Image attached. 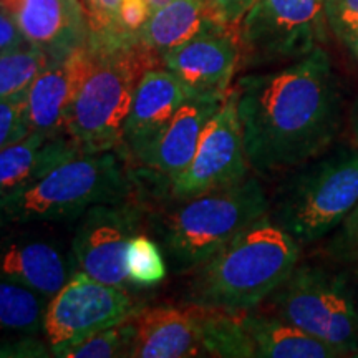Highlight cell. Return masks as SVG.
<instances>
[{
	"label": "cell",
	"mask_w": 358,
	"mask_h": 358,
	"mask_svg": "<svg viewBox=\"0 0 358 358\" xmlns=\"http://www.w3.org/2000/svg\"><path fill=\"white\" fill-rule=\"evenodd\" d=\"M234 92L245 158L259 176L310 163L340 131L343 98L320 47L280 70L245 75Z\"/></svg>",
	"instance_id": "cell-1"
},
{
	"label": "cell",
	"mask_w": 358,
	"mask_h": 358,
	"mask_svg": "<svg viewBox=\"0 0 358 358\" xmlns=\"http://www.w3.org/2000/svg\"><path fill=\"white\" fill-rule=\"evenodd\" d=\"M299 254L301 244L267 214L192 271L187 301L231 313L252 312L290 275Z\"/></svg>",
	"instance_id": "cell-2"
},
{
	"label": "cell",
	"mask_w": 358,
	"mask_h": 358,
	"mask_svg": "<svg viewBox=\"0 0 358 358\" xmlns=\"http://www.w3.org/2000/svg\"><path fill=\"white\" fill-rule=\"evenodd\" d=\"M90 62L71 106L66 134L83 153H103L123 148V129L134 90L148 69L161 57L141 42L93 47L87 42Z\"/></svg>",
	"instance_id": "cell-3"
},
{
	"label": "cell",
	"mask_w": 358,
	"mask_h": 358,
	"mask_svg": "<svg viewBox=\"0 0 358 358\" xmlns=\"http://www.w3.org/2000/svg\"><path fill=\"white\" fill-rule=\"evenodd\" d=\"M129 182L116 151L82 153L2 196L0 226L77 222L93 206L127 198Z\"/></svg>",
	"instance_id": "cell-4"
},
{
	"label": "cell",
	"mask_w": 358,
	"mask_h": 358,
	"mask_svg": "<svg viewBox=\"0 0 358 358\" xmlns=\"http://www.w3.org/2000/svg\"><path fill=\"white\" fill-rule=\"evenodd\" d=\"M271 203L257 178L185 199L164 219L161 243L174 272L203 266L232 237L267 216Z\"/></svg>",
	"instance_id": "cell-5"
},
{
	"label": "cell",
	"mask_w": 358,
	"mask_h": 358,
	"mask_svg": "<svg viewBox=\"0 0 358 358\" xmlns=\"http://www.w3.org/2000/svg\"><path fill=\"white\" fill-rule=\"evenodd\" d=\"M282 187L268 217L301 245L337 229L358 204V146L303 164Z\"/></svg>",
	"instance_id": "cell-6"
},
{
	"label": "cell",
	"mask_w": 358,
	"mask_h": 358,
	"mask_svg": "<svg viewBox=\"0 0 358 358\" xmlns=\"http://www.w3.org/2000/svg\"><path fill=\"white\" fill-rule=\"evenodd\" d=\"M267 301L272 315L340 348L347 357L358 355V302L342 274L297 264Z\"/></svg>",
	"instance_id": "cell-7"
},
{
	"label": "cell",
	"mask_w": 358,
	"mask_h": 358,
	"mask_svg": "<svg viewBox=\"0 0 358 358\" xmlns=\"http://www.w3.org/2000/svg\"><path fill=\"white\" fill-rule=\"evenodd\" d=\"M325 0H257L239 25L241 65L299 60L325 40Z\"/></svg>",
	"instance_id": "cell-8"
},
{
	"label": "cell",
	"mask_w": 358,
	"mask_h": 358,
	"mask_svg": "<svg viewBox=\"0 0 358 358\" xmlns=\"http://www.w3.org/2000/svg\"><path fill=\"white\" fill-rule=\"evenodd\" d=\"M141 307L128 290L103 284L83 272H73L48 301L43 317V340L53 357L60 348L127 320Z\"/></svg>",
	"instance_id": "cell-9"
},
{
	"label": "cell",
	"mask_w": 358,
	"mask_h": 358,
	"mask_svg": "<svg viewBox=\"0 0 358 358\" xmlns=\"http://www.w3.org/2000/svg\"><path fill=\"white\" fill-rule=\"evenodd\" d=\"M141 224V209L127 198L90 208L75 224L71 239L75 272L113 287L131 289L124 259L129 239L140 234Z\"/></svg>",
	"instance_id": "cell-10"
},
{
	"label": "cell",
	"mask_w": 358,
	"mask_h": 358,
	"mask_svg": "<svg viewBox=\"0 0 358 358\" xmlns=\"http://www.w3.org/2000/svg\"><path fill=\"white\" fill-rule=\"evenodd\" d=\"M249 169L232 88L206 127L189 166L169 181V191L179 201L191 199L241 182L248 178Z\"/></svg>",
	"instance_id": "cell-11"
},
{
	"label": "cell",
	"mask_w": 358,
	"mask_h": 358,
	"mask_svg": "<svg viewBox=\"0 0 358 358\" xmlns=\"http://www.w3.org/2000/svg\"><path fill=\"white\" fill-rule=\"evenodd\" d=\"M55 224L0 226V280L15 282L52 299L75 272L71 245Z\"/></svg>",
	"instance_id": "cell-12"
},
{
	"label": "cell",
	"mask_w": 358,
	"mask_h": 358,
	"mask_svg": "<svg viewBox=\"0 0 358 358\" xmlns=\"http://www.w3.org/2000/svg\"><path fill=\"white\" fill-rule=\"evenodd\" d=\"M161 65L185 85L189 95L227 93L241 65L239 30L211 27L164 53Z\"/></svg>",
	"instance_id": "cell-13"
},
{
	"label": "cell",
	"mask_w": 358,
	"mask_h": 358,
	"mask_svg": "<svg viewBox=\"0 0 358 358\" xmlns=\"http://www.w3.org/2000/svg\"><path fill=\"white\" fill-rule=\"evenodd\" d=\"M29 43L50 60L65 58L88 42V15L80 0H0Z\"/></svg>",
	"instance_id": "cell-14"
},
{
	"label": "cell",
	"mask_w": 358,
	"mask_h": 358,
	"mask_svg": "<svg viewBox=\"0 0 358 358\" xmlns=\"http://www.w3.org/2000/svg\"><path fill=\"white\" fill-rule=\"evenodd\" d=\"M226 95L227 93L187 95L163 133L138 156V163L150 173L168 178V181L185 171L198 151L206 127L221 108Z\"/></svg>",
	"instance_id": "cell-15"
},
{
	"label": "cell",
	"mask_w": 358,
	"mask_h": 358,
	"mask_svg": "<svg viewBox=\"0 0 358 358\" xmlns=\"http://www.w3.org/2000/svg\"><path fill=\"white\" fill-rule=\"evenodd\" d=\"M87 45L65 58L50 60L27 88V122L30 131L66 134V122L87 73Z\"/></svg>",
	"instance_id": "cell-16"
},
{
	"label": "cell",
	"mask_w": 358,
	"mask_h": 358,
	"mask_svg": "<svg viewBox=\"0 0 358 358\" xmlns=\"http://www.w3.org/2000/svg\"><path fill=\"white\" fill-rule=\"evenodd\" d=\"M189 95L168 69H148L134 90L123 129V148L134 159L163 133Z\"/></svg>",
	"instance_id": "cell-17"
},
{
	"label": "cell",
	"mask_w": 358,
	"mask_h": 358,
	"mask_svg": "<svg viewBox=\"0 0 358 358\" xmlns=\"http://www.w3.org/2000/svg\"><path fill=\"white\" fill-rule=\"evenodd\" d=\"M129 357L134 358H189L206 357L201 325V307H155L136 313Z\"/></svg>",
	"instance_id": "cell-18"
},
{
	"label": "cell",
	"mask_w": 358,
	"mask_h": 358,
	"mask_svg": "<svg viewBox=\"0 0 358 358\" xmlns=\"http://www.w3.org/2000/svg\"><path fill=\"white\" fill-rule=\"evenodd\" d=\"M82 153V148L69 134L30 131L24 140L0 150V198L32 185Z\"/></svg>",
	"instance_id": "cell-19"
},
{
	"label": "cell",
	"mask_w": 358,
	"mask_h": 358,
	"mask_svg": "<svg viewBox=\"0 0 358 358\" xmlns=\"http://www.w3.org/2000/svg\"><path fill=\"white\" fill-rule=\"evenodd\" d=\"M254 357L261 358H342L345 352L303 332L275 315L241 313Z\"/></svg>",
	"instance_id": "cell-20"
},
{
	"label": "cell",
	"mask_w": 358,
	"mask_h": 358,
	"mask_svg": "<svg viewBox=\"0 0 358 358\" xmlns=\"http://www.w3.org/2000/svg\"><path fill=\"white\" fill-rule=\"evenodd\" d=\"M216 25L219 24L209 17L204 0H169L151 12L138 40L163 57L171 48Z\"/></svg>",
	"instance_id": "cell-21"
},
{
	"label": "cell",
	"mask_w": 358,
	"mask_h": 358,
	"mask_svg": "<svg viewBox=\"0 0 358 358\" xmlns=\"http://www.w3.org/2000/svg\"><path fill=\"white\" fill-rule=\"evenodd\" d=\"M48 301L37 290L0 280V342L43 337V317Z\"/></svg>",
	"instance_id": "cell-22"
},
{
	"label": "cell",
	"mask_w": 358,
	"mask_h": 358,
	"mask_svg": "<svg viewBox=\"0 0 358 358\" xmlns=\"http://www.w3.org/2000/svg\"><path fill=\"white\" fill-rule=\"evenodd\" d=\"M48 62L47 53L29 42L0 53V100L25 92Z\"/></svg>",
	"instance_id": "cell-23"
},
{
	"label": "cell",
	"mask_w": 358,
	"mask_h": 358,
	"mask_svg": "<svg viewBox=\"0 0 358 358\" xmlns=\"http://www.w3.org/2000/svg\"><path fill=\"white\" fill-rule=\"evenodd\" d=\"M138 313V312H136ZM136 313L113 327L101 330L92 337L64 347L53 357L64 358H110L129 357L134 335H136Z\"/></svg>",
	"instance_id": "cell-24"
},
{
	"label": "cell",
	"mask_w": 358,
	"mask_h": 358,
	"mask_svg": "<svg viewBox=\"0 0 358 358\" xmlns=\"http://www.w3.org/2000/svg\"><path fill=\"white\" fill-rule=\"evenodd\" d=\"M124 267L131 287L141 289L158 285L168 272L163 250L153 239L141 232L129 239Z\"/></svg>",
	"instance_id": "cell-25"
},
{
	"label": "cell",
	"mask_w": 358,
	"mask_h": 358,
	"mask_svg": "<svg viewBox=\"0 0 358 358\" xmlns=\"http://www.w3.org/2000/svg\"><path fill=\"white\" fill-rule=\"evenodd\" d=\"M325 19L340 42L358 52V0H325Z\"/></svg>",
	"instance_id": "cell-26"
},
{
	"label": "cell",
	"mask_w": 358,
	"mask_h": 358,
	"mask_svg": "<svg viewBox=\"0 0 358 358\" xmlns=\"http://www.w3.org/2000/svg\"><path fill=\"white\" fill-rule=\"evenodd\" d=\"M30 133L27 122V90L0 100V150L24 140Z\"/></svg>",
	"instance_id": "cell-27"
},
{
	"label": "cell",
	"mask_w": 358,
	"mask_h": 358,
	"mask_svg": "<svg viewBox=\"0 0 358 358\" xmlns=\"http://www.w3.org/2000/svg\"><path fill=\"white\" fill-rule=\"evenodd\" d=\"M327 254L342 264H358V204L327 243Z\"/></svg>",
	"instance_id": "cell-28"
},
{
	"label": "cell",
	"mask_w": 358,
	"mask_h": 358,
	"mask_svg": "<svg viewBox=\"0 0 358 358\" xmlns=\"http://www.w3.org/2000/svg\"><path fill=\"white\" fill-rule=\"evenodd\" d=\"M257 0H204L209 17L216 24L239 30L241 22Z\"/></svg>",
	"instance_id": "cell-29"
},
{
	"label": "cell",
	"mask_w": 358,
	"mask_h": 358,
	"mask_svg": "<svg viewBox=\"0 0 358 358\" xmlns=\"http://www.w3.org/2000/svg\"><path fill=\"white\" fill-rule=\"evenodd\" d=\"M151 12L153 8L150 0H120V22L123 29L134 37H138Z\"/></svg>",
	"instance_id": "cell-30"
},
{
	"label": "cell",
	"mask_w": 358,
	"mask_h": 358,
	"mask_svg": "<svg viewBox=\"0 0 358 358\" xmlns=\"http://www.w3.org/2000/svg\"><path fill=\"white\" fill-rule=\"evenodd\" d=\"M27 40L22 35L19 25L6 8L0 7V53L22 45Z\"/></svg>",
	"instance_id": "cell-31"
},
{
	"label": "cell",
	"mask_w": 358,
	"mask_h": 358,
	"mask_svg": "<svg viewBox=\"0 0 358 358\" xmlns=\"http://www.w3.org/2000/svg\"><path fill=\"white\" fill-rule=\"evenodd\" d=\"M352 129H353V136H355V140H357V143H358V110L355 111V115H353Z\"/></svg>",
	"instance_id": "cell-32"
},
{
	"label": "cell",
	"mask_w": 358,
	"mask_h": 358,
	"mask_svg": "<svg viewBox=\"0 0 358 358\" xmlns=\"http://www.w3.org/2000/svg\"><path fill=\"white\" fill-rule=\"evenodd\" d=\"M169 0H150V3H151V8H158V7H161V6H164V3H168Z\"/></svg>",
	"instance_id": "cell-33"
}]
</instances>
